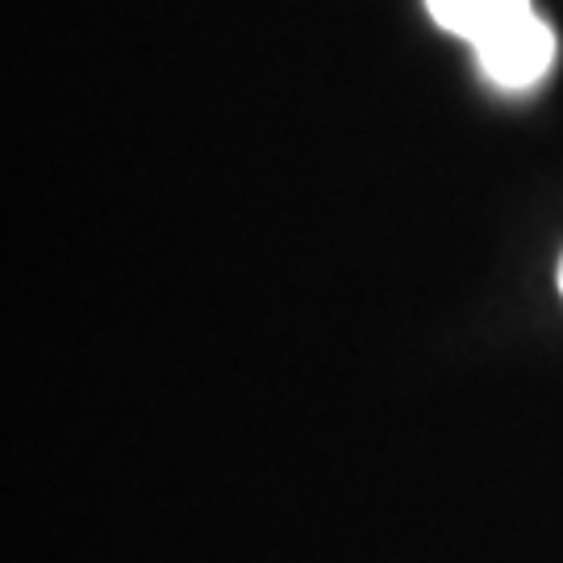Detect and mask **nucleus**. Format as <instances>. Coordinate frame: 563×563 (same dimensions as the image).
I'll return each mask as SVG.
<instances>
[{
	"instance_id": "nucleus-1",
	"label": "nucleus",
	"mask_w": 563,
	"mask_h": 563,
	"mask_svg": "<svg viewBox=\"0 0 563 563\" xmlns=\"http://www.w3.org/2000/svg\"><path fill=\"white\" fill-rule=\"evenodd\" d=\"M476 59L484 76L501 88H534L555 63V34L543 18L526 13L476 42Z\"/></svg>"
},
{
	"instance_id": "nucleus-2",
	"label": "nucleus",
	"mask_w": 563,
	"mask_h": 563,
	"mask_svg": "<svg viewBox=\"0 0 563 563\" xmlns=\"http://www.w3.org/2000/svg\"><path fill=\"white\" fill-rule=\"evenodd\" d=\"M430 18L467 42H484L530 13V0H426Z\"/></svg>"
},
{
	"instance_id": "nucleus-3",
	"label": "nucleus",
	"mask_w": 563,
	"mask_h": 563,
	"mask_svg": "<svg viewBox=\"0 0 563 563\" xmlns=\"http://www.w3.org/2000/svg\"><path fill=\"white\" fill-rule=\"evenodd\" d=\"M560 292H563V267H560Z\"/></svg>"
}]
</instances>
